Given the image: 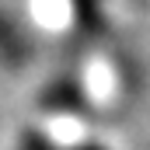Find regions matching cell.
Here are the masks:
<instances>
[{
  "mask_svg": "<svg viewBox=\"0 0 150 150\" xmlns=\"http://www.w3.org/2000/svg\"><path fill=\"white\" fill-rule=\"evenodd\" d=\"M70 150H105V147L94 143V140H87V143H77V147H70Z\"/></svg>",
  "mask_w": 150,
  "mask_h": 150,
  "instance_id": "obj_2",
  "label": "cell"
},
{
  "mask_svg": "<svg viewBox=\"0 0 150 150\" xmlns=\"http://www.w3.org/2000/svg\"><path fill=\"white\" fill-rule=\"evenodd\" d=\"M21 150H56V147H52V140L45 133H28L21 140Z\"/></svg>",
  "mask_w": 150,
  "mask_h": 150,
  "instance_id": "obj_1",
  "label": "cell"
}]
</instances>
